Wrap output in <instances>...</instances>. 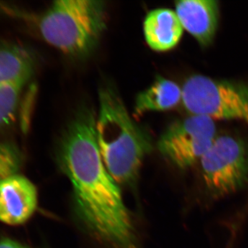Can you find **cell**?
<instances>
[{
    "instance_id": "277c9868",
    "label": "cell",
    "mask_w": 248,
    "mask_h": 248,
    "mask_svg": "<svg viewBox=\"0 0 248 248\" xmlns=\"http://www.w3.org/2000/svg\"><path fill=\"white\" fill-rule=\"evenodd\" d=\"M182 93L183 104L191 115L248 125V85L195 75L186 80Z\"/></svg>"
},
{
    "instance_id": "3957f363",
    "label": "cell",
    "mask_w": 248,
    "mask_h": 248,
    "mask_svg": "<svg viewBox=\"0 0 248 248\" xmlns=\"http://www.w3.org/2000/svg\"><path fill=\"white\" fill-rule=\"evenodd\" d=\"M106 27L103 1L59 0L41 17L39 29L48 44L72 56L89 55Z\"/></svg>"
},
{
    "instance_id": "7a4b0ae2",
    "label": "cell",
    "mask_w": 248,
    "mask_h": 248,
    "mask_svg": "<svg viewBox=\"0 0 248 248\" xmlns=\"http://www.w3.org/2000/svg\"><path fill=\"white\" fill-rule=\"evenodd\" d=\"M99 96L96 135L103 162L119 185H131L152 150L151 138L133 122L113 89L104 88Z\"/></svg>"
},
{
    "instance_id": "4fadbf2b",
    "label": "cell",
    "mask_w": 248,
    "mask_h": 248,
    "mask_svg": "<svg viewBox=\"0 0 248 248\" xmlns=\"http://www.w3.org/2000/svg\"><path fill=\"white\" fill-rule=\"evenodd\" d=\"M22 166V155L14 143L0 142V182L17 174Z\"/></svg>"
},
{
    "instance_id": "ba28073f",
    "label": "cell",
    "mask_w": 248,
    "mask_h": 248,
    "mask_svg": "<svg viewBox=\"0 0 248 248\" xmlns=\"http://www.w3.org/2000/svg\"><path fill=\"white\" fill-rule=\"evenodd\" d=\"M175 12L184 30L203 46L213 42L219 19L216 0H180L175 2Z\"/></svg>"
},
{
    "instance_id": "6da1fadb",
    "label": "cell",
    "mask_w": 248,
    "mask_h": 248,
    "mask_svg": "<svg viewBox=\"0 0 248 248\" xmlns=\"http://www.w3.org/2000/svg\"><path fill=\"white\" fill-rule=\"evenodd\" d=\"M58 158L71 183L77 213L88 230L110 248H140L120 185L103 162L92 111L81 110L72 121Z\"/></svg>"
},
{
    "instance_id": "8992f818",
    "label": "cell",
    "mask_w": 248,
    "mask_h": 248,
    "mask_svg": "<svg viewBox=\"0 0 248 248\" xmlns=\"http://www.w3.org/2000/svg\"><path fill=\"white\" fill-rule=\"evenodd\" d=\"M217 137L215 121L191 115L168 127L160 137L157 148L174 167L186 170L200 161Z\"/></svg>"
},
{
    "instance_id": "5b68a950",
    "label": "cell",
    "mask_w": 248,
    "mask_h": 248,
    "mask_svg": "<svg viewBox=\"0 0 248 248\" xmlns=\"http://www.w3.org/2000/svg\"><path fill=\"white\" fill-rule=\"evenodd\" d=\"M204 192L219 200L248 186V146L232 135L217 136L200 160Z\"/></svg>"
},
{
    "instance_id": "9c48e42d",
    "label": "cell",
    "mask_w": 248,
    "mask_h": 248,
    "mask_svg": "<svg viewBox=\"0 0 248 248\" xmlns=\"http://www.w3.org/2000/svg\"><path fill=\"white\" fill-rule=\"evenodd\" d=\"M184 31L175 11L169 9L153 10L143 22L147 44L155 51L172 50L180 42Z\"/></svg>"
},
{
    "instance_id": "30bf717a",
    "label": "cell",
    "mask_w": 248,
    "mask_h": 248,
    "mask_svg": "<svg viewBox=\"0 0 248 248\" xmlns=\"http://www.w3.org/2000/svg\"><path fill=\"white\" fill-rule=\"evenodd\" d=\"M34 62L27 50L13 45H0V86H24L33 74Z\"/></svg>"
},
{
    "instance_id": "8fae6325",
    "label": "cell",
    "mask_w": 248,
    "mask_h": 248,
    "mask_svg": "<svg viewBox=\"0 0 248 248\" xmlns=\"http://www.w3.org/2000/svg\"><path fill=\"white\" fill-rule=\"evenodd\" d=\"M182 89L174 81L158 77L148 89L138 94L135 102L137 115L150 111H164L173 108L182 101Z\"/></svg>"
},
{
    "instance_id": "52a82bcc",
    "label": "cell",
    "mask_w": 248,
    "mask_h": 248,
    "mask_svg": "<svg viewBox=\"0 0 248 248\" xmlns=\"http://www.w3.org/2000/svg\"><path fill=\"white\" fill-rule=\"evenodd\" d=\"M38 203L37 188L24 176L15 174L0 182V221L10 226L27 222Z\"/></svg>"
},
{
    "instance_id": "5bb4252c",
    "label": "cell",
    "mask_w": 248,
    "mask_h": 248,
    "mask_svg": "<svg viewBox=\"0 0 248 248\" xmlns=\"http://www.w3.org/2000/svg\"><path fill=\"white\" fill-rule=\"evenodd\" d=\"M0 248H29L17 241L10 239L0 240Z\"/></svg>"
},
{
    "instance_id": "7c38bea8",
    "label": "cell",
    "mask_w": 248,
    "mask_h": 248,
    "mask_svg": "<svg viewBox=\"0 0 248 248\" xmlns=\"http://www.w3.org/2000/svg\"><path fill=\"white\" fill-rule=\"evenodd\" d=\"M23 87L22 85L0 86V129L14 120Z\"/></svg>"
}]
</instances>
